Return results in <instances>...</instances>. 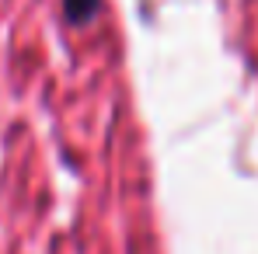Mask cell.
<instances>
[{"label": "cell", "mask_w": 258, "mask_h": 254, "mask_svg": "<svg viewBox=\"0 0 258 254\" xmlns=\"http://www.w3.org/2000/svg\"><path fill=\"white\" fill-rule=\"evenodd\" d=\"M101 11V0H63V18L70 25H87Z\"/></svg>", "instance_id": "cell-1"}]
</instances>
